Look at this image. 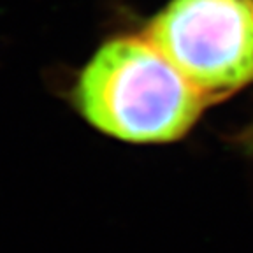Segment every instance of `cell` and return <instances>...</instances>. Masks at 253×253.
Instances as JSON below:
<instances>
[{
	"label": "cell",
	"mask_w": 253,
	"mask_h": 253,
	"mask_svg": "<svg viewBox=\"0 0 253 253\" xmlns=\"http://www.w3.org/2000/svg\"><path fill=\"white\" fill-rule=\"evenodd\" d=\"M71 99L93 128L135 144L178 141L208 106L142 34L106 41L79 71Z\"/></svg>",
	"instance_id": "obj_1"
},
{
	"label": "cell",
	"mask_w": 253,
	"mask_h": 253,
	"mask_svg": "<svg viewBox=\"0 0 253 253\" xmlns=\"http://www.w3.org/2000/svg\"><path fill=\"white\" fill-rule=\"evenodd\" d=\"M142 36L208 104L253 83V11L246 0H169Z\"/></svg>",
	"instance_id": "obj_2"
},
{
	"label": "cell",
	"mask_w": 253,
	"mask_h": 253,
	"mask_svg": "<svg viewBox=\"0 0 253 253\" xmlns=\"http://www.w3.org/2000/svg\"><path fill=\"white\" fill-rule=\"evenodd\" d=\"M239 141H241L243 148H245L250 155H253V123L246 128L245 132H243L241 137H239Z\"/></svg>",
	"instance_id": "obj_3"
},
{
	"label": "cell",
	"mask_w": 253,
	"mask_h": 253,
	"mask_svg": "<svg viewBox=\"0 0 253 253\" xmlns=\"http://www.w3.org/2000/svg\"><path fill=\"white\" fill-rule=\"evenodd\" d=\"M246 4H248L250 7H252V11H253V0H246Z\"/></svg>",
	"instance_id": "obj_4"
}]
</instances>
